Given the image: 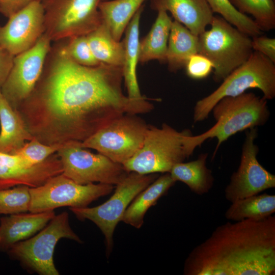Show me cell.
<instances>
[{"label":"cell","instance_id":"6da1fadb","mask_svg":"<svg viewBox=\"0 0 275 275\" xmlns=\"http://www.w3.org/2000/svg\"><path fill=\"white\" fill-rule=\"evenodd\" d=\"M50 53L47 72L18 109L41 142H82L125 114L148 112L146 106L124 94L122 67L81 65L62 45L51 47Z\"/></svg>","mask_w":275,"mask_h":275},{"label":"cell","instance_id":"7a4b0ae2","mask_svg":"<svg viewBox=\"0 0 275 275\" xmlns=\"http://www.w3.org/2000/svg\"><path fill=\"white\" fill-rule=\"evenodd\" d=\"M185 275H274L275 216L228 222L194 248Z\"/></svg>","mask_w":275,"mask_h":275},{"label":"cell","instance_id":"3957f363","mask_svg":"<svg viewBox=\"0 0 275 275\" xmlns=\"http://www.w3.org/2000/svg\"><path fill=\"white\" fill-rule=\"evenodd\" d=\"M267 100L252 92L221 99L212 109L215 124L204 133L192 134L184 139L188 157L207 139L216 138L214 158L221 144L231 136L240 131L264 125L270 115Z\"/></svg>","mask_w":275,"mask_h":275},{"label":"cell","instance_id":"277c9868","mask_svg":"<svg viewBox=\"0 0 275 275\" xmlns=\"http://www.w3.org/2000/svg\"><path fill=\"white\" fill-rule=\"evenodd\" d=\"M274 64L263 54L254 51L250 57L232 71L215 90L196 102L194 109V122L207 119L213 107L222 98L237 96L250 89H258L266 100L273 99Z\"/></svg>","mask_w":275,"mask_h":275},{"label":"cell","instance_id":"5b68a950","mask_svg":"<svg viewBox=\"0 0 275 275\" xmlns=\"http://www.w3.org/2000/svg\"><path fill=\"white\" fill-rule=\"evenodd\" d=\"M210 25L199 36L198 53L211 61L213 79L219 82L250 57L252 37L218 15H214Z\"/></svg>","mask_w":275,"mask_h":275},{"label":"cell","instance_id":"8992f818","mask_svg":"<svg viewBox=\"0 0 275 275\" xmlns=\"http://www.w3.org/2000/svg\"><path fill=\"white\" fill-rule=\"evenodd\" d=\"M191 134L189 129L178 131L166 123L160 128L149 126L142 147L123 166L128 173H170L174 165L188 158L184 142Z\"/></svg>","mask_w":275,"mask_h":275},{"label":"cell","instance_id":"52a82bcc","mask_svg":"<svg viewBox=\"0 0 275 275\" xmlns=\"http://www.w3.org/2000/svg\"><path fill=\"white\" fill-rule=\"evenodd\" d=\"M62 238L82 242L70 227L66 211L55 215L38 233L14 244L7 253L31 271L40 275H59L53 257L56 245Z\"/></svg>","mask_w":275,"mask_h":275},{"label":"cell","instance_id":"ba28073f","mask_svg":"<svg viewBox=\"0 0 275 275\" xmlns=\"http://www.w3.org/2000/svg\"><path fill=\"white\" fill-rule=\"evenodd\" d=\"M157 173L141 174L129 172L117 184L113 195L103 204L93 207L70 208L80 221L93 222L104 236L107 253L112 250L115 229L128 206L142 190L158 177Z\"/></svg>","mask_w":275,"mask_h":275},{"label":"cell","instance_id":"9c48e42d","mask_svg":"<svg viewBox=\"0 0 275 275\" xmlns=\"http://www.w3.org/2000/svg\"><path fill=\"white\" fill-rule=\"evenodd\" d=\"M106 1H44L45 33L51 41L87 35L102 23L99 7Z\"/></svg>","mask_w":275,"mask_h":275},{"label":"cell","instance_id":"30bf717a","mask_svg":"<svg viewBox=\"0 0 275 275\" xmlns=\"http://www.w3.org/2000/svg\"><path fill=\"white\" fill-rule=\"evenodd\" d=\"M148 125L136 114H125L80 143L115 162L123 164L141 148Z\"/></svg>","mask_w":275,"mask_h":275},{"label":"cell","instance_id":"8fae6325","mask_svg":"<svg viewBox=\"0 0 275 275\" xmlns=\"http://www.w3.org/2000/svg\"><path fill=\"white\" fill-rule=\"evenodd\" d=\"M112 184L98 183L78 184L62 173L49 179L42 185L30 188L29 211L40 212L58 208H84L113 190Z\"/></svg>","mask_w":275,"mask_h":275},{"label":"cell","instance_id":"7c38bea8","mask_svg":"<svg viewBox=\"0 0 275 275\" xmlns=\"http://www.w3.org/2000/svg\"><path fill=\"white\" fill-rule=\"evenodd\" d=\"M79 142L65 143L57 152L62 174L79 184L95 182L117 185L129 173L122 164L85 149Z\"/></svg>","mask_w":275,"mask_h":275},{"label":"cell","instance_id":"4fadbf2b","mask_svg":"<svg viewBox=\"0 0 275 275\" xmlns=\"http://www.w3.org/2000/svg\"><path fill=\"white\" fill-rule=\"evenodd\" d=\"M51 40L44 33L29 49L14 56L10 73L1 91L15 109L31 95L41 77Z\"/></svg>","mask_w":275,"mask_h":275},{"label":"cell","instance_id":"5bb4252c","mask_svg":"<svg viewBox=\"0 0 275 275\" xmlns=\"http://www.w3.org/2000/svg\"><path fill=\"white\" fill-rule=\"evenodd\" d=\"M257 135V127L246 131L239 167L225 189V197L231 203L275 187V176L257 159L259 149L254 143Z\"/></svg>","mask_w":275,"mask_h":275},{"label":"cell","instance_id":"9a60e30c","mask_svg":"<svg viewBox=\"0 0 275 275\" xmlns=\"http://www.w3.org/2000/svg\"><path fill=\"white\" fill-rule=\"evenodd\" d=\"M8 18L0 25V46L14 56L32 47L45 33L42 2H34Z\"/></svg>","mask_w":275,"mask_h":275},{"label":"cell","instance_id":"2e32d148","mask_svg":"<svg viewBox=\"0 0 275 275\" xmlns=\"http://www.w3.org/2000/svg\"><path fill=\"white\" fill-rule=\"evenodd\" d=\"M62 173L57 153L42 162L32 165L18 155L0 152V189L19 185L36 187Z\"/></svg>","mask_w":275,"mask_h":275},{"label":"cell","instance_id":"e0dca14e","mask_svg":"<svg viewBox=\"0 0 275 275\" xmlns=\"http://www.w3.org/2000/svg\"><path fill=\"white\" fill-rule=\"evenodd\" d=\"M56 215L54 210L19 213L0 218V251L7 252L14 244L33 236Z\"/></svg>","mask_w":275,"mask_h":275},{"label":"cell","instance_id":"ac0fdd59","mask_svg":"<svg viewBox=\"0 0 275 275\" xmlns=\"http://www.w3.org/2000/svg\"><path fill=\"white\" fill-rule=\"evenodd\" d=\"M155 11L170 12L175 20L199 36L210 25L214 16L206 0H150Z\"/></svg>","mask_w":275,"mask_h":275},{"label":"cell","instance_id":"d6986e66","mask_svg":"<svg viewBox=\"0 0 275 275\" xmlns=\"http://www.w3.org/2000/svg\"><path fill=\"white\" fill-rule=\"evenodd\" d=\"M143 9V5L134 15L124 32L123 72L128 98L137 103L148 105L151 103L142 95L136 73L139 62L140 22Z\"/></svg>","mask_w":275,"mask_h":275},{"label":"cell","instance_id":"ffe728a7","mask_svg":"<svg viewBox=\"0 0 275 275\" xmlns=\"http://www.w3.org/2000/svg\"><path fill=\"white\" fill-rule=\"evenodd\" d=\"M33 138L19 111L10 105L0 89V152L15 154Z\"/></svg>","mask_w":275,"mask_h":275},{"label":"cell","instance_id":"44dd1931","mask_svg":"<svg viewBox=\"0 0 275 275\" xmlns=\"http://www.w3.org/2000/svg\"><path fill=\"white\" fill-rule=\"evenodd\" d=\"M175 183L170 173H164L159 176L133 200L125 210L121 221L140 229L144 223V218L147 210Z\"/></svg>","mask_w":275,"mask_h":275},{"label":"cell","instance_id":"7402d4cb","mask_svg":"<svg viewBox=\"0 0 275 275\" xmlns=\"http://www.w3.org/2000/svg\"><path fill=\"white\" fill-rule=\"evenodd\" d=\"M199 36L193 34L180 22L172 21L166 55L170 72L184 68L190 56L198 53Z\"/></svg>","mask_w":275,"mask_h":275},{"label":"cell","instance_id":"603a6c76","mask_svg":"<svg viewBox=\"0 0 275 275\" xmlns=\"http://www.w3.org/2000/svg\"><path fill=\"white\" fill-rule=\"evenodd\" d=\"M150 31L139 44V61L157 60L166 63V55L172 20L164 10H159Z\"/></svg>","mask_w":275,"mask_h":275},{"label":"cell","instance_id":"cb8c5ba5","mask_svg":"<svg viewBox=\"0 0 275 275\" xmlns=\"http://www.w3.org/2000/svg\"><path fill=\"white\" fill-rule=\"evenodd\" d=\"M208 154L202 153L197 159L187 162H179L173 166L170 174L176 182H183L195 194L202 196L212 188L214 177L206 166Z\"/></svg>","mask_w":275,"mask_h":275},{"label":"cell","instance_id":"d4e9b609","mask_svg":"<svg viewBox=\"0 0 275 275\" xmlns=\"http://www.w3.org/2000/svg\"><path fill=\"white\" fill-rule=\"evenodd\" d=\"M146 0H108L99 7L102 22L120 41L131 19Z\"/></svg>","mask_w":275,"mask_h":275},{"label":"cell","instance_id":"484cf974","mask_svg":"<svg viewBox=\"0 0 275 275\" xmlns=\"http://www.w3.org/2000/svg\"><path fill=\"white\" fill-rule=\"evenodd\" d=\"M86 36L92 53L99 63L123 67L124 42L116 40L103 22Z\"/></svg>","mask_w":275,"mask_h":275},{"label":"cell","instance_id":"4316f807","mask_svg":"<svg viewBox=\"0 0 275 275\" xmlns=\"http://www.w3.org/2000/svg\"><path fill=\"white\" fill-rule=\"evenodd\" d=\"M275 212V195L264 193L237 200L226 210L228 219L237 222L245 219L261 220Z\"/></svg>","mask_w":275,"mask_h":275},{"label":"cell","instance_id":"83f0119b","mask_svg":"<svg viewBox=\"0 0 275 275\" xmlns=\"http://www.w3.org/2000/svg\"><path fill=\"white\" fill-rule=\"evenodd\" d=\"M240 13L253 16L261 31L275 28V0H229Z\"/></svg>","mask_w":275,"mask_h":275},{"label":"cell","instance_id":"f1b7e54d","mask_svg":"<svg viewBox=\"0 0 275 275\" xmlns=\"http://www.w3.org/2000/svg\"><path fill=\"white\" fill-rule=\"evenodd\" d=\"M213 13L218 14L229 23L251 37L261 35L254 20L239 12L229 0H206Z\"/></svg>","mask_w":275,"mask_h":275},{"label":"cell","instance_id":"f546056e","mask_svg":"<svg viewBox=\"0 0 275 275\" xmlns=\"http://www.w3.org/2000/svg\"><path fill=\"white\" fill-rule=\"evenodd\" d=\"M30 188L19 185L0 189V214L10 215L29 211Z\"/></svg>","mask_w":275,"mask_h":275},{"label":"cell","instance_id":"4dcf8cb0","mask_svg":"<svg viewBox=\"0 0 275 275\" xmlns=\"http://www.w3.org/2000/svg\"><path fill=\"white\" fill-rule=\"evenodd\" d=\"M62 45L68 56L74 62L82 66L93 67L100 64L91 49L86 35L74 36Z\"/></svg>","mask_w":275,"mask_h":275},{"label":"cell","instance_id":"1f68e13d","mask_svg":"<svg viewBox=\"0 0 275 275\" xmlns=\"http://www.w3.org/2000/svg\"><path fill=\"white\" fill-rule=\"evenodd\" d=\"M64 144L47 145L33 136L15 154L20 156L31 164L35 165L56 153Z\"/></svg>","mask_w":275,"mask_h":275},{"label":"cell","instance_id":"d6a6232c","mask_svg":"<svg viewBox=\"0 0 275 275\" xmlns=\"http://www.w3.org/2000/svg\"><path fill=\"white\" fill-rule=\"evenodd\" d=\"M184 68L187 75L194 79L205 78L213 71V65L211 61L199 53L190 56Z\"/></svg>","mask_w":275,"mask_h":275},{"label":"cell","instance_id":"836d02e7","mask_svg":"<svg viewBox=\"0 0 275 275\" xmlns=\"http://www.w3.org/2000/svg\"><path fill=\"white\" fill-rule=\"evenodd\" d=\"M254 51L263 54L275 63V39L261 35L252 37Z\"/></svg>","mask_w":275,"mask_h":275},{"label":"cell","instance_id":"e575fe53","mask_svg":"<svg viewBox=\"0 0 275 275\" xmlns=\"http://www.w3.org/2000/svg\"><path fill=\"white\" fill-rule=\"evenodd\" d=\"M45 0H0V13L7 18L34 2Z\"/></svg>","mask_w":275,"mask_h":275},{"label":"cell","instance_id":"d590c367","mask_svg":"<svg viewBox=\"0 0 275 275\" xmlns=\"http://www.w3.org/2000/svg\"><path fill=\"white\" fill-rule=\"evenodd\" d=\"M14 58L13 55L0 46V89L10 73Z\"/></svg>","mask_w":275,"mask_h":275}]
</instances>
